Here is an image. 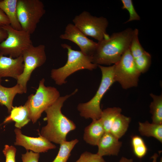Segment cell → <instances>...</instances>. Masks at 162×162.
Instances as JSON below:
<instances>
[{
	"mask_svg": "<svg viewBox=\"0 0 162 162\" xmlns=\"http://www.w3.org/2000/svg\"><path fill=\"white\" fill-rule=\"evenodd\" d=\"M122 111L119 107L108 108L102 110L100 119L105 132H110L114 121Z\"/></svg>",
	"mask_w": 162,
	"mask_h": 162,
	"instance_id": "21",
	"label": "cell"
},
{
	"mask_svg": "<svg viewBox=\"0 0 162 162\" xmlns=\"http://www.w3.org/2000/svg\"><path fill=\"white\" fill-rule=\"evenodd\" d=\"M77 91L76 89L70 94L60 97L44 111L47 123L39 134L50 142L60 144L66 141L68 133L76 129L75 123L62 113L61 109L64 102Z\"/></svg>",
	"mask_w": 162,
	"mask_h": 162,
	"instance_id": "1",
	"label": "cell"
},
{
	"mask_svg": "<svg viewBox=\"0 0 162 162\" xmlns=\"http://www.w3.org/2000/svg\"><path fill=\"white\" fill-rule=\"evenodd\" d=\"M134 60L137 69L141 74H143L148 70L151 65V56L148 52L146 51Z\"/></svg>",
	"mask_w": 162,
	"mask_h": 162,
	"instance_id": "26",
	"label": "cell"
},
{
	"mask_svg": "<svg viewBox=\"0 0 162 162\" xmlns=\"http://www.w3.org/2000/svg\"><path fill=\"white\" fill-rule=\"evenodd\" d=\"M24 63L22 55L16 58L7 57L0 52V83L3 77L15 79L22 73Z\"/></svg>",
	"mask_w": 162,
	"mask_h": 162,
	"instance_id": "13",
	"label": "cell"
},
{
	"mask_svg": "<svg viewBox=\"0 0 162 162\" xmlns=\"http://www.w3.org/2000/svg\"><path fill=\"white\" fill-rule=\"evenodd\" d=\"M134 30L128 28L113 33L109 38L98 41L92 56V62L97 65H110L119 61L129 48Z\"/></svg>",
	"mask_w": 162,
	"mask_h": 162,
	"instance_id": "2",
	"label": "cell"
},
{
	"mask_svg": "<svg viewBox=\"0 0 162 162\" xmlns=\"http://www.w3.org/2000/svg\"><path fill=\"white\" fill-rule=\"evenodd\" d=\"M7 32L6 39L0 43V52L13 58L22 55L24 51L32 44L31 34L22 30H17L10 25L0 27Z\"/></svg>",
	"mask_w": 162,
	"mask_h": 162,
	"instance_id": "7",
	"label": "cell"
},
{
	"mask_svg": "<svg viewBox=\"0 0 162 162\" xmlns=\"http://www.w3.org/2000/svg\"><path fill=\"white\" fill-rule=\"evenodd\" d=\"M79 140L76 139L70 141H65L62 142L58 153L52 162H67L71 152Z\"/></svg>",
	"mask_w": 162,
	"mask_h": 162,
	"instance_id": "23",
	"label": "cell"
},
{
	"mask_svg": "<svg viewBox=\"0 0 162 162\" xmlns=\"http://www.w3.org/2000/svg\"><path fill=\"white\" fill-rule=\"evenodd\" d=\"M139 130L140 134L147 137H153L162 142V124L150 123L146 121L139 122Z\"/></svg>",
	"mask_w": 162,
	"mask_h": 162,
	"instance_id": "19",
	"label": "cell"
},
{
	"mask_svg": "<svg viewBox=\"0 0 162 162\" xmlns=\"http://www.w3.org/2000/svg\"><path fill=\"white\" fill-rule=\"evenodd\" d=\"M130 121V117L121 114L114 121L110 132L119 140L127 132Z\"/></svg>",
	"mask_w": 162,
	"mask_h": 162,
	"instance_id": "20",
	"label": "cell"
},
{
	"mask_svg": "<svg viewBox=\"0 0 162 162\" xmlns=\"http://www.w3.org/2000/svg\"><path fill=\"white\" fill-rule=\"evenodd\" d=\"M153 99L150 105V112L152 115V123L162 124V95L150 94Z\"/></svg>",
	"mask_w": 162,
	"mask_h": 162,
	"instance_id": "22",
	"label": "cell"
},
{
	"mask_svg": "<svg viewBox=\"0 0 162 162\" xmlns=\"http://www.w3.org/2000/svg\"><path fill=\"white\" fill-rule=\"evenodd\" d=\"M14 131L16 135L14 144L23 147L28 151L40 153L45 152L48 150L55 149V145L39 134L37 137H31L25 135L22 133L20 129L16 128Z\"/></svg>",
	"mask_w": 162,
	"mask_h": 162,
	"instance_id": "12",
	"label": "cell"
},
{
	"mask_svg": "<svg viewBox=\"0 0 162 162\" xmlns=\"http://www.w3.org/2000/svg\"><path fill=\"white\" fill-rule=\"evenodd\" d=\"M105 132L100 119L93 120L85 128L83 139L87 143L91 145L97 146Z\"/></svg>",
	"mask_w": 162,
	"mask_h": 162,
	"instance_id": "15",
	"label": "cell"
},
{
	"mask_svg": "<svg viewBox=\"0 0 162 162\" xmlns=\"http://www.w3.org/2000/svg\"><path fill=\"white\" fill-rule=\"evenodd\" d=\"M102 73V78L98 89L94 96L88 101L79 104L77 109L80 115L86 119H99L102 110L100 103L104 95L115 82L114 79V64L105 67L98 65Z\"/></svg>",
	"mask_w": 162,
	"mask_h": 162,
	"instance_id": "4",
	"label": "cell"
},
{
	"mask_svg": "<svg viewBox=\"0 0 162 162\" xmlns=\"http://www.w3.org/2000/svg\"><path fill=\"white\" fill-rule=\"evenodd\" d=\"M16 148L14 146L7 145H5L3 152L5 157V162H16Z\"/></svg>",
	"mask_w": 162,
	"mask_h": 162,
	"instance_id": "29",
	"label": "cell"
},
{
	"mask_svg": "<svg viewBox=\"0 0 162 162\" xmlns=\"http://www.w3.org/2000/svg\"><path fill=\"white\" fill-rule=\"evenodd\" d=\"M122 8L127 10L129 12V19L125 23L134 20H140V17L136 12L131 0H122Z\"/></svg>",
	"mask_w": 162,
	"mask_h": 162,
	"instance_id": "27",
	"label": "cell"
},
{
	"mask_svg": "<svg viewBox=\"0 0 162 162\" xmlns=\"http://www.w3.org/2000/svg\"><path fill=\"white\" fill-rule=\"evenodd\" d=\"M158 157V154L156 153H154V155L151 157L152 159V162H157V159ZM160 162H162V158L160 159Z\"/></svg>",
	"mask_w": 162,
	"mask_h": 162,
	"instance_id": "34",
	"label": "cell"
},
{
	"mask_svg": "<svg viewBox=\"0 0 162 162\" xmlns=\"http://www.w3.org/2000/svg\"><path fill=\"white\" fill-rule=\"evenodd\" d=\"M75 162H105L103 158L97 153L94 154L86 151L80 155Z\"/></svg>",
	"mask_w": 162,
	"mask_h": 162,
	"instance_id": "28",
	"label": "cell"
},
{
	"mask_svg": "<svg viewBox=\"0 0 162 162\" xmlns=\"http://www.w3.org/2000/svg\"><path fill=\"white\" fill-rule=\"evenodd\" d=\"M61 45L68 50V59L64 66L52 69L51 71V77L57 85L61 86L66 83L67 78L77 71L83 69L92 70L98 66V65L92 62L91 56L86 55L80 51L73 50L68 44H63Z\"/></svg>",
	"mask_w": 162,
	"mask_h": 162,
	"instance_id": "3",
	"label": "cell"
},
{
	"mask_svg": "<svg viewBox=\"0 0 162 162\" xmlns=\"http://www.w3.org/2000/svg\"><path fill=\"white\" fill-rule=\"evenodd\" d=\"M40 157L39 153L27 151L26 153L22 154V162H38Z\"/></svg>",
	"mask_w": 162,
	"mask_h": 162,
	"instance_id": "30",
	"label": "cell"
},
{
	"mask_svg": "<svg viewBox=\"0 0 162 162\" xmlns=\"http://www.w3.org/2000/svg\"><path fill=\"white\" fill-rule=\"evenodd\" d=\"M7 37L6 32L0 27V43L5 40Z\"/></svg>",
	"mask_w": 162,
	"mask_h": 162,
	"instance_id": "32",
	"label": "cell"
},
{
	"mask_svg": "<svg viewBox=\"0 0 162 162\" xmlns=\"http://www.w3.org/2000/svg\"><path fill=\"white\" fill-rule=\"evenodd\" d=\"M18 0H0V9L8 17L10 25L14 28L21 30L22 28L19 22L17 14Z\"/></svg>",
	"mask_w": 162,
	"mask_h": 162,
	"instance_id": "18",
	"label": "cell"
},
{
	"mask_svg": "<svg viewBox=\"0 0 162 162\" xmlns=\"http://www.w3.org/2000/svg\"><path fill=\"white\" fill-rule=\"evenodd\" d=\"M23 93L24 92L22 87L17 83L11 87H5L0 83V104L6 106L10 114L15 97L17 94Z\"/></svg>",
	"mask_w": 162,
	"mask_h": 162,
	"instance_id": "17",
	"label": "cell"
},
{
	"mask_svg": "<svg viewBox=\"0 0 162 162\" xmlns=\"http://www.w3.org/2000/svg\"><path fill=\"white\" fill-rule=\"evenodd\" d=\"M119 162H133L132 159H128L124 157H122L120 159Z\"/></svg>",
	"mask_w": 162,
	"mask_h": 162,
	"instance_id": "33",
	"label": "cell"
},
{
	"mask_svg": "<svg viewBox=\"0 0 162 162\" xmlns=\"http://www.w3.org/2000/svg\"><path fill=\"white\" fill-rule=\"evenodd\" d=\"M138 32V30L137 28L134 30L129 47L131 54L134 59L141 56L146 52L139 42Z\"/></svg>",
	"mask_w": 162,
	"mask_h": 162,
	"instance_id": "25",
	"label": "cell"
},
{
	"mask_svg": "<svg viewBox=\"0 0 162 162\" xmlns=\"http://www.w3.org/2000/svg\"><path fill=\"white\" fill-rule=\"evenodd\" d=\"M30 121L28 110L24 105L19 106H13L9 115L5 118L4 123L14 122L15 127L16 128L21 129Z\"/></svg>",
	"mask_w": 162,
	"mask_h": 162,
	"instance_id": "16",
	"label": "cell"
},
{
	"mask_svg": "<svg viewBox=\"0 0 162 162\" xmlns=\"http://www.w3.org/2000/svg\"><path fill=\"white\" fill-rule=\"evenodd\" d=\"M24 63L22 73L16 80L17 83L22 88L24 93L27 92V84L31 74L37 68L46 62V57L45 46L42 44L34 46L32 44L25 50L22 54Z\"/></svg>",
	"mask_w": 162,
	"mask_h": 162,
	"instance_id": "10",
	"label": "cell"
},
{
	"mask_svg": "<svg viewBox=\"0 0 162 162\" xmlns=\"http://www.w3.org/2000/svg\"><path fill=\"white\" fill-rule=\"evenodd\" d=\"M114 65L115 81L118 82L123 88L126 89L137 86L141 74L136 67L129 48Z\"/></svg>",
	"mask_w": 162,
	"mask_h": 162,
	"instance_id": "9",
	"label": "cell"
},
{
	"mask_svg": "<svg viewBox=\"0 0 162 162\" xmlns=\"http://www.w3.org/2000/svg\"><path fill=\"white\" fill-rule=\"evenodd\" d=\"M122 145V142L110 132H105L97 144L98 149L97 153L102 157L105 156H117Z\"/></svg>",
	"mask_w": 162,
	"mask_h": 162,
	"instance_id": "14",
	"label": "cell"
},
{
	"mask_svg": "<svg viewBox=\"0 0 162 162\" xmlns=\"http://www.w3.org/2000/svg\"><path fill=\"white\" fill-rule=\"evenodd\" d=\"M59 38L74 43L80 47L82 52L91 56L97 46V43L89 39L72 23H69L67 25L64 33L61 34Z\"/></svg>",
	"mask_w": 162,
	"mask_h": 162,
	"instance_id": "11",
	"label": "cell"
},
{
	"mask_svg": "<svg viewBox=\"0 0 162 162\" xmlns=\"http://www.w3.org/2000/svg\"><path fill=\"white\" fill-rule=\"evenodd\" d=\"M45 81L44 78L40 81L35 94H30L24 105L33 123H35L42 113L60 97V93L56 88L45 86Z\"/></svg>",
	"mask_w": 162,
	"mask_h": 162,
	"instance_id": "5",
	"label": "cell"
},
{
	"mask_svg": "<svg viewBox=\"0 0 162 162\" xmlns=\"http://www.w3.org/2000/svg\"><path fill=\"white\" fill-rule=\"evenodd\" d=\"M131 144L134 155L139 158H142L146 154L148 148L143 139L138 135L131 136Z\"/></svg>",
	"mask_w": 162,
	"mask_h": 162,
	"instance_id": "24",
	"label": "cell"
},
{
	"mask_svg": "<svg viewBox=\"0 0 162 162\" xmlns=\"http://www.w3.org/2000/svg\"><path fill=\"white\" fill-rule=\"evenodd\" d=\"M8 25H10V22L8 17L0 9V27Z\"/></svg>",
	"mask_w": 162,
	"mask_h": 162,
	"instance_id": "31",
	"label": "cell"
},
{
	"mask_svg": "<svg viewBox=\"0 0 162 162\" xmlns=\"http://www.w3.org/2000/svg\"><path fill=\"white\" fill-rule=\"evenodd\" d=\"M74 25L86 36L100 41L109 38L106 32L108 25L107 19L103 16L97 17L84 11L73 20Z\"/></svg>",
	"mask_w": 162,
	"mask_h": 162,
	"instance_id": "8",
	"label": "cell"
},
{
	"mask_svg": "<svg viewBox=\"0 0 162 162\" xmlns=\"http://www.w3.org/2000/svg\"><path fill=\"white\" fill-rule=\"evenodd\" d=\"M45 13L44 4L40 0H18L17 14L19 22L22 29L30 34L35 32Z\"/></svg>",
	"mask_w": 162,
	"mask_h": 162,
	"instance_id": "6",
	"label": "cell"
}]
</instances>
